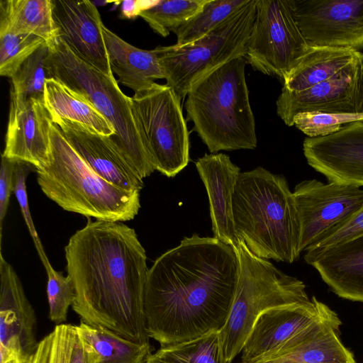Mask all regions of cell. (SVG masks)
I'll list each match as a JSON object with an SVG mask.
<instances>
[{
	"instance_id": "obj_1",
	"label": "cell",
	"mask_w": 363,
	"mask_h": 363,
	"mask_svg": "<svg viewBox=\"0 0 363 363\" xmlns=\"http://www.w3.org/2000/svg\"><path fill=\"white\" fill-rule=\"evenodd\" d=\"M232 245L194 234L160 255L148 269L144 313L150 338L160 347L220 331L240 275Z\"/></svg>"
},
{
	"instance_id": "obj_2",
	"label": "cell",
	"mask_w": 363,
	"mask_h": 363,
	"mask_svg": "<svg viewBox=\"0 0 363 363\" xmlns=\"http://www.w3.org/2000/svg\"><path fill=\"white\" fill-rule=\"evenodd\" d=\"M65 252L75 290L72 307L81 321L150 345L144 313L147 255L135 230L89 218Z\"/></svg>"
},
{
	"instance_id": "obj_3",
	"label": "cell",
	"mask_w": 363,
	"mask_h": 363,
	"mask_svg": "<svg viewBox=\"0 0 363 363\" xmlns=\"http://www.w3.org/2000/svg\"><path fill=\"white\" fill-rule=\"evenodd\" d=\"M233 214L238 238L255 256L289 264L299 257L300 218L284 176L262 167L240 172Z\"/></svg>"
},
{
	"instance_id": "obj_4",
	"label": "cell",
	"mask_w": 363,
	"mask_h": 363,
	"mask_svg": "<svg viewBox=\"0 0 363 363\" xmlns=\"http://www.w3.org/2000/svg\"><path fill=\"white\" fill-rule=\"evenodd\" d=\"M246 63L242 56L227 62L198 80L186 95L187 118L212 154L257 147Z\"/></svg>"
},
{
	"instance_id": "obj_5",
	"label": "cell",
	"mask_w": 363,
	"mask_h": 363,
	"mask_svg": "<svg viewBox=\"0 0 363 363\" xmlns=\"http://www.w3.org/2000/svg\"><path fill=\"white\" fill-rule=\"evenodd\" d=\"M35 171L42 191L65 211L113 222L130 220L138 213L140 192L124 190L94 172L57 124L50 127L49 163Z\"/></svg>"
},
{
	"instance_id": "obj_6",
	"label": "cell",
	"mask_w": 363,
	"mask_h": 363,
	"mask_svg": "<svg viewBox=\"0 0 363 363\" xmlns=\"http://www.w3.org/2000/svg\"><path fill=\"white\" fill-rule=\"evenodd\" d=\"M48 46L49 77L86 97L113 125L115 134L108 139L118 153L143 179L150 176L155 169L137 128L131 97L121 91L113 75L81 60L59 38Z\"/></svg>"
},
{
	"instance_id": "obj_7",
	"label": "cell",
	"mask_w": 363,
	"mask_h": 363,
	"mask_svg": "<svg viewBox=\"0 0 363 363\" xmlns=\"http://www.w3.org/2000/svg\"><path fill=\"white\" fill-rule=\"evenodd\" d=\"M236 250L240 264L239 279L228 318L220 331L226 363H231L241 352L261 313L312 301L302 281L284 274L268 259L255 256L241 240Z\"/></svg>"
},
{
	"instance_id": "obj_8",
	"label": "cell",
	"mask_w": 363,
	"mask_h": 363,
	"mask_svg": "<svg viewBox=\"0 0 363 363\" xmlns=\"http://www.w3.org/2000/svg\"><path fill=\"white\" fill-rule=\"evenodd\" d=\"M256 13V0H249L210 33L184 45L158 46L167 85L181 99L204 75L244 56Z\"/></svg>"
},
{
	"instance_id": "obj_9",
	"label": "cell",
	"mask_w": 363,
	"mask_h": 363,
	"mask_svg": "<svg viewBox=\"0 0 363 363\" xmlns=\"http://www.w3.org/2000/svg\"><path fill=\"white\" fill-rule=\"evenodd\" d=\"M133 115L155 170L174 177L189 162V132L181 99L167 84L154 83L131 97Z\"/></svg>"
},
{
	"instance_id": "obj_10",
	"label": "cell",
	"mask_w": 363,
	"mask_h": 363,
	"mask_svg": "<svg viewBox=\"0 0 363 363\" xmlns=\"http://www.w3.org/2000/svg\"><path fill=\"white\" fill-rule=\"evenodd\" d=\"M309 48L289 0H256L255 18L243 56L247 63L284 82Z\"/></svg>"
},
{
	"instance_id": "obj_11",
	"label": "cell",
	"mask_w": 363,
	"mask_h": 363,
	"mask_svg": "<svg viewBox=\"0 0 363 363\" xmlns=\"http://www.w3.org/2000/svg\"><path fill=\"white\" fill-rule=\"evenodd\" d=\"M293 194L301 223L300 253L338 230L363 208V189L354 185L308 179Z\"/></svg>"
},
{
	"instance_id": "obj_12",
	"label": "cell",
	"mask_w": 363,
	"mask_h": 363,
	"mask_svg": "<svg viewBox=\"0 0 363 363\" xmlns=\"http://www.w3.org/2000/svg\"><path fill=\"white\" fill-rule=\"evenodd\" d=\"M308 45L363 49V0H289Z\"/></svg>"
},
{
	"instance_id": "obj_13",
	"label": "cell",
	"mask_w": 363,
	"mask_h": 363,
	"mask_svg": "<svg viewBox=\"0 0 363 363\" xmlns=\"http://www.w3.org/2000/svg\"><path fill=\"white\" fill-rule=\"evenodd\" d=\"M309 303L269 308L261 313L244 343L242 363H257L323 320L337 315L315 296Z\"/></svg>"
},
{
	"instance_id": "obj_14",
	"label": "cell",
	"mask_w": 363,
	"mask_h": 363,
	"mask_svg": "<svg viewBox=\"0 0 363 363\" xmlns=\"http://www.w3.org/2000/svg\"><path fill=\"white\" fill-rule=\"evenodd\" d=\"M277 113L288 126L296 115L315 111L336 114H363V57L337 75L307 89L282 88Z\"/></svg>"
},
{
	"instance_id": "obj_15",
	"label": "cell",
	"mask_w": 363,
	"mask_h": 363,
	"mask_svg": "<svg viewBox=\"0 0 363 363\" xmlns=\"http://www.w3.org/2000/svg\"><path fill=\"white\" fill-rule=\"evenodd\" d=\"M0 363L22 361L35 350V311L13 267L0 254Z\"/></svg>"
},
{
	"instance_id": "obj_16",
	"label": "cell",
	"mask_w": 363,
	"mask_h": 363,
	"mask_svg": "<svg viewBox=\"0 0 363 363\" xmlns=\"http://www.w3.org/2000/svg\"><path fill=\"white\" fill-rule=\"evenodd\" d=\"M303 151L308 164L328 182L363 186V121L330 135L307 137Z\"/></svg>"
},
{
	"instance_id": "obj_17",
	"label": "cell",
	"mask_w": 363,
	"mask_h": 363,
	"mask_svg": "<svg viewBox=\"0 0 363 363\" xmlns=\"http://www.w3.org/2000/svg\"><path fill=\"white\" fill-rule=\"evenodd\" d=\"M58 38L81 60L100 72L113 75L96 5L88 0H52Z\"/></svg>"
},
{
	"instance_id": "obj_18",
	"label": "cell",
	"mask_w": 363,
	"mask_h": 363,
	"mask_svg": "<svg viewBox=\"0 0 363 363\" xmlns=\"http://www.w3.org/2000/svg\"><path fill=\"white\" fill-rule=\"evenodd\" d=\"M52 123L43 101L11 96L5 148L1 155L27 162L35 169L48 165Z\"/></svg>"
},
{
	"instance_id": "obj_19",
	"label": "cell",
	"mask_w": 363,
	"mask_h": 363,
	"mask_svg": "<svg viewBox=\"0 0 363 363\" xmlns=\"http://www.w3.org/2000/svg\"><path fill=\"white\" fill-rule=\"evenodd\" d=\"M55 124L97 175L124 190L138 192L142 190L143 179L118 153L108 137L67 120H59Z\"/></svg>"
},
{
	"instance_id": "obj_20",
	"label": "cell",
	"mask_w": 363,
	"mask_h": 363,
	"mask_svg": "<svg viewBox=\"0 0 363 363\" xmlns=\"http://www.w3.org/2000/svg\"><path fill=\"white\" fill-rule=\"evenodd\" d=\"M195 165L208 194L214 238L238 249L240 240L235 229L233 196L240 168L223 153L206 154Z\"/></svg>"
},
{
	"instance_id": "obj_21",
	"label": "cell",
	"mask_w": 363,
	"mask_h": 363,
	"mask_svg": "<svg viewBox=\"0 0 363 363\" xmlns=\"http://www.w3.org/2000/svg\"><path fill=\"white\" fill-rule=\"evenodd\" d=\"M306 262L339 297L363 302V235L320 250H307Z\"/></svg>"
},
{
	"instance_id": "obj_22",
	"label": "cell",
	"mask_w": 363,
	"mask_h": 363,
	"mask_svg": "<svg viewBox=\"0 0 363 363\" xmlns=\"http://www.w3.org/2000/svg\"><path fill=\"white\" fill-rule=\"evenodd\" d=\"M102 31L110 66L119 82L137 93L150 88L156 79H164L158 47L150 50L136 48L104 23Z\"/></svg>"
},
{
	"instance_id": "obj_23",
	"label": "cell",
	"mask_w": 363,
	"mask_h": 363,
	"mask_svg": "<svg viewBox=\"0 0 363 363\" xmlns=\"http://www.w3.org/2000/svg\"><path fill=\"white\" fill-rule=\"evenodd\" d=\"M43 102L53 123L67 120L104 136L115 134L111 123L86 97L55 77L46 80Z\"/></svg>"
},
{
	"instance_id": "obj_24",
	"label": "cell",
	"mask_w": 363,
	"mask_h": 363,
	"mask_svg": "<svg viewBox=\"0 0 363 363\" xmlns=\"http://www.w3.org/2000/svg\"><path fill=\"white\" fill-rule=\"evenodd\" d=\"M362 57L363 53L360 51L310 47L284 81L283 88L291 91L307 89L333 77Z\"/></svg>"
},
{
	"instance_id": "obj_25",
	"label": "cell",
	"mask_w": 363,
	"mask_h": 363,
	"mask_svg": "<svg viewBox=\"0 0 363 363\" xmlns=\"http://www.w3.org/2000/svg\"><path fill=\"white\" fill-rule=\"evenodd\" d=\"M1 33L32 34L52 44L58 35L52 0H1Z\"/></svg>"
},
{
	"instance_id": "obj_26",
	"label": "cell",
	"mask_w": 363,
	"mask_h": 363,
	"mask_svg": "<svg viewBox=\"0 0 363 363\" xmlns=\"http://www.w3.org/2000/svg\"><path fill=\"white\" fill-rule=\"evenodd\" d=\"M339 335V329L328 328L283 352L257 363H357Z\"/></svg>"
},
{
	"instance_id": "obj_27",
	"label": "cell",
	"mask_w": 363,
	"mask_h": 363,
	"mask_svg": "<svg viewBox=\"0 0 363 363\" xmlns=\"http://www.w3.org/2000/svg\"><path fill=\"white\" fill-rule=\"evenodd\" d=\"M75 327L96 353L98 363H143L152 354L151 345L127 340L107 328L83 321Z\"/></svg>"
},
{
	"instance_id": "obj_28",
	"label": "cell",
	"mask_w": 363,
	"mask_h": 363,
	"mask_svg": "<svg viewBox=\"0 0 363 363\" xmlns=\"http://www.w3.org/2000/svg\"><path fill=\"white\" fill-rule=\"evenodd\" d=\"M155 354L164 363H226L220 331L189 341L160 347Z\"/></svg>"
},
{
	"instance_id": "obj_29",
	"label": "cell",
	"mask_w": 363,
	"mask_h": 363,
	"mask_svg": "<svg viewBox=\"0 0 363 363\" xmlns=\"http://www.w3.org/2000/svg\"><path fill=\"white\" fill-rule=\"evenodd\" d=\"M208 0H159L139 16L162 37L197 15Z\"/></svg>"
},
{
	"instance_id": "obj_30",
	"label": "cell",
	"mask_w": 363,
	"mask_h": 363,
	"mask_svg": "<svg viewBox=\"0 0 363 363\" xmlns=\"http://www.w3.org/2000/svg\"><path fill=\"white\" fill-rule=\"evenodd\" d=\"M249 0H208L194 17L174 30L177 45H184L203 37Z\"/></svg>"
},
{
	"instance_id": "obj_31",
	"label": "cell",
	"mask_w": 363,
	"mask_h": 363,
	"mask_svg": "<svg viewBox=\"0 0 363 363\" xmlns=\"http://www.w3.org/2000/svg\"><path fill=\"white\" fill-rule=\"evenodd\" d=\"M48 55L49 46L45 43L21 65L11 78V96L43 101L45 82L50 78L46 66Z\"/></svg>"
},
{
	"instance_id": "obj_32",
	"label": "cell",
	"mask_w": 363,
	"mask_h": 363,
	"mask_svg": "<svg viewBox=\"0 0 363 363\" xmlns=\"http://www.w3.org/2000/svg\"><path fill=\"white\" fill-rule=\"evenodd\" d=\"M75 334V325H57L51 333L38 342L34 352L26 359L4 363H69Z\"/></svg>"
},
{
	"instance_id": "obj_33",
	"label": "cell",
	"mask_w": 363,
	"mask_h": 363,
	"mask_svg": "<svg viewBox=\"0 0 363 363\" xmlns=\"http://www.w3.org/2000/svg\"><path fill=\"white\" fill-rule=\"evenodd\" d=\"M46 43L32 34L0 33V74L11 78L21 65Z\"/></svg>"
},
{
	"instance_id": "obj_34",
	"label": "cell",
	"mask_w": 363,
	"mask_h": 363,
	"mask_svg": "<svg viewBox=\"0 0 363 363\" xmlns=\"http://www.w3.org/2000/svg\"><path fill=\"white\" fill-rule=\"evenodd\" d=\"M44 267L48 274L47 296L49 318L57 325L67 320L68 309L75 299V290L68 276L53 269L48 262Z\"/></svg>"
},
{
	"instance_id": "obj_35",
	"label": "cell",
	"mask_w": 363,
	"mask_h": 363,
	"mask_svg": "<svg viewBox=\"0 0 363 363\" xmlns=\"http://www.w3.org/2000/svg\"><path fill=\"white\" fill-rule=\"evenodd\" d=\"M357 121H363V114L308 111L296 115L293 124L308 138H320L333 134L346 124Z\"/></svg>"
},
{
	"instance_id": "obj_36",
	"label": "cell",
	"mask_w": 363,
	"mask_h": 363,
	"mask_svg": "<svg viewBox=\"0 0 363 363\" xmlns=\"http://www.w3.org/2000/svg\"><path fill=\"white\" fill-rule=\"evenodd\" d=\"M33 165L17 161L13 174V193L20 206V208L26 223L27 228L32 237L34 245L43 262V266L49 262L46 254L40 240L37 234L34 223L32 220L29 208L26 181Z\"/></svg>"
},
{
	"instance_id": "obj_37",
	"label": "cell",
	"mask_w": 363,
	"mask_h": 363,
	"mask_svg": "<svg viewBox=\"0 0 363 363\" xmlns=\"http://www.w3.org/2000/svg\"><path fill=\"white\" fill-rule=\"evenodd\" d=\"M362 235H363V208L344 226L307 250L325 249L346 242Z\"/></svg>"
},
{
	"instance_id": "obj_38",
	"label": "cell",
	"mask_w": 363,
	"mask_h": 363,
	"mask_svg": "<svg viewBox=\"0 0 363 363\" xmlns=\"http://www.w3.org/2000/svg\"><path fill=\"white\" fill-rule=\"evenodd\" d=\"M17 160L1 155L0 170V230L1 241L2 238L3 221L6 216L9 199L13 192V174Z\"/></svg>"
},
{
	"instance_id": "obj_39",
	"label": "cell",
	"mask_w": 363,
	"mask_h": 363,
	"mask_svg": "<svg viewBox=\"0 0 363 363\" xmlns=\"http://www.w3.org/2000/svg\"><path fill=\"white\" fill-rule=\"evenodd\" d=\"M69 363H98L94 349L77 333L74 337Z\"/></svg>"
},
{
	"instance_id": "obj_40",
	"label": "cell",
	"mask_w": 363,
	"mask_h": 363,
	"mask_svg": "<svg viewBox=\"0 0 363 363\" xmlns=\"http://www.w3.org/2000/svg\"><path fill=\"white\" fill-rule=\"evenodd\" d=\"M157 1L127 0L121 2V16L125 18L139 16L140 13L153 6Z\"/></svg>"
},
{
	"instance_id": "obj_41",
	"label": "cell",
	"mask_w": 363,
	"mask_h": 363,
	"mask_svg": "<svg viewBox=\"0 0 363 363\" xmlns=\"http://www.w3.org/2000/svg\"><path fill=\"white\" fill-rule=\"evenodd\" d=\"M143 363H164V362L162 359H160L155 353V354H150Z\"/></svg>"
}]
</instances>
